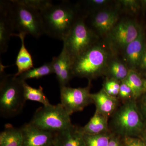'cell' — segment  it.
<instances>
[{"mask_svg":"<svg viewBox=\"0 0 146 146\" xmlns=\"http://www.w3.org/2000/svg\"><path fill=\"white\" fill-rule=\"evenodd\" d=\"M78 9V7L63 1L41 11L45 34L63 41L79 16Z\"/></svg>","mask_w":146,"mask_h":146,"instance_id":"cell-1","label":"cell"},{"mask_svg":"<svg viewBox=\"0 0 146 146\" xmlns=\"http://www.w3.org/2000/svg\"><path fill=\"white\" fill-rule=\"evenodd\" d=\"M109 130L115 135L141 138L146 125L138 110L136 100L131 99L122 103L111 116Z\"/></svg>","mask_w":146,"mask_h":146,"instance_id":"cell-2","label":"cell"},{"mask_svg":"<svg viewBox=\"0 0 146 146\" xmlns=\"http://www.w3.org/2000/svg\"><path fill=\"white\" fill-rule=\"evenodd\" d=\"M110 55L103 45L94 43L87 50L73 61V76L86 78L91 82L106 74Z\"/></svg>","mask_w":146,"mask_h":146,"instance_id":"cell-3","label":"cell"},{"mask_svg":"<svg viewBox=\"0 0 146 146\" xmlns=\"http://www.w3.org/2000/svg\"><path fill=\"white\" fill-rule=\"evenodd\" d=\"M23 80L15 74H7L1 69L0 115L13 117L21 114L25 104Z\"/></svg>","mask_w":146,"mask_h":146,"instance_id":"cell-4","label":"cell"},{"mask_svg":"<svg viewBox=\"0 0 146 146\" xmlns=\"http://www.w3.org/2000/svg\"><path fill=\"white\" fill-rule=\"evenodd\" d=\"M9 13L14 31L38 38L45 35L41 12L19 2L7 1Z\"/></svg>","mask_w":146,"mask_h":146,"instance_id":"cell-5","label":"cell"},{"mask_svg":"<svg viewBox=\"0 0 146 146\" xmlns=\"http://www.w3.org/2000/svg\"><path fill=\"white\" fill-rule=\"evenodd\" d=\"M42 130L50 132H60L71 126L70 116L61 104L39 108L29 122Z\"/></svg>","mask_w":146,"mask_h":146,"instance_id":"cell-6","label":"cell"},{"mask_svg":"<svg viewBox=\"0 0 146 146\" xmlns=\"http://www.w3.org/2000/svg\"><path fill=\"white\" fill-rule=\"evenodd\" d=\"M84 16H78L68 36L63 40V47L72 63L95 42L94 32L87 26Z\"/></svg>","mask_w":146,"mask_h":146,"instance_id":"cell-7","label":"cell"},{"mask_svg":"<svg viewBox=\"0 0 146 146\" xmlns=\"http://www.w3.org/2000/svg\"><path fill=\"white\" fill-rule=\"evenodd\" d=\"M91 82L86 87L72 88L68 86L60 87L61 104L70 116L80 112L93 103L90 93Z\"/></svg>","mask_w":146,"mask_h":146,"instance_id":"cell-8","label":"cell"},{"mask_svg":"<svg viewBox=\"0 0 146 146\" xmlns=\"http://www.w3.org/2000/svg\"><path fill=\"white\" fill-rule=\"evenodd\" d=\"M143 31L142 28L135 21L124 20L117 23L108 35L114 46L124 49L137 39Z\"/></svg>","mask_w":146,"mask_h":146,"instance_id":"cell-9","label":"cell"},{"mask_svg":"<svg viewBox=\"0 0 146 146\" xmlns=\"http://www.w3.org/2000/svg\"><path fill=\"white\" fill-rule=\"evenodd\" d=\"M23 146H56V133L39 129L29 123L21 128Z\"/></svg>","mask_w":146,"mask_h":146,"instance_id":"cell-10","label":"cell"},{"mask_svg":"<svg viewBox=\"0 0 146 146\" xmlns=\"http://www.w3.org/2000/svg\"><path fill=\"white\" fill-rule=\"evenodd\" d=\"M119 14L116 10H103L92 14L90 23L91 29L101 34H108L117 23Z\"/></svg>","mask_w":146,"mask_h":146,"instance_id":"cell-11","label":"cell"},{"mask_svg":"<svg viewBox=\"0 0 146 146\" xmlns=\"http://www.w3.org/2000/svg\"><path fill=\"white\" fill-rule=\"evenodd\" d=\"M51 63L60 87L67 86L73 77L72 62L64 48L58 56L53 57Z\"/></svg>","mask_w":146,"mask_h":146,"instance_id":"cell-12","label":"cell"},{"mask_svg":"<svg viewBox=\"0 0 146 146\" xmlns=\"http://www.w3.org/2000/svg\"><path fill=\"white\" fill-rule=\"evenodd\" d=\"M143 31L137 39L127 45L124 49V57L129 70H135L139 68L146 44Z\"/></svg>","mask_w":146,"mask_h":146,"instance_id":"cell-13","label":"cell"},{"mask_svg":"<svg viewBox=\"0 0 146 146\" xmlns=\"http://www.w3.org/2000/svg\"><path fill=\"white\" fill-rule=\"evenodd\" d=\"M14 32L9 13L7 1L0 2V53L5 52Z\"/></svg>","mask_w":146,"mask_h":146,"instance_id":"cell-14","label":"cell"},{"mask_svg":"<svg viewBox=\"0 0 146 146\" xmlns=\"http://www.w3.org/2000/svg\"><path fill=\"white\" fill-rule=\"evenodd\" d=\"M91 97L93 103L96 106V110L109 118L119 107L117 97L109 95L103 88L97 93L91 94Z\"/></svg>","mask_w":146,"mask_h":146,"instance_id":"cell-15","label":"cell"},{"mask_svg":"<svg viewBox=\"0 0 146 146\" xmlns=\"http://www.w3.org/2000/svg\"><path fill=\"white\" fill-rule=\"evenodd\" d=\"M56 146H86L80 128L72 125L56 133Z\"/></svg>","mask_w":146,"mask_h":146,"instance_id":"cell-16","label":"cell"},{"mask_svg":"<svg viewBox=\"0 0 146 146\" xmlns=\"http://www.w3.org/2000/svg\"><path fill=\"white\" fill-rule=\"evenodd\" d=\"M109 118L96 110L94 116L89 122L83 127H80L84 134L95 135L110 131L109 128Z\"/></svg>","mask_w":146,"mask_h":146,"instance_id":"cell-17","label":"cell"},{"mask_svg":"<svg viewBox=\"0 0 146 146\" xmlns=\"http://www.w3.org/2000/svg\"><path fill=\"white\" fill-rule=\"evenodd\" d=\"M26 35L23 33H13L12 35V36L19 37L21 42V48L16 60V64L18 68V72L15 74L16 76L34 68L31 55L27 50L25 45V38Z\"/></svg>","mask_w":146,"mask_h":146,"instance_id":"cell-18","label":"cell"},{"mask_svg":"<svg viewBox=\"0 0 146 146\" xmlns=\"http://www.w3.org/2000/svg\"><path fill=\"white\" fill-rule=\"evenodd\" d=\"M23 135L21 128L7 124L0 134V146H23Z\"/></svg>","mask_w":146,"mask_h":146,"instance_id":"cell-19","label":"cell"},{"mask_svg":"<svg viewBox=\"0 0 146 146\" xmlns=\"http://www.w3.org/2000/svg\"><path fill=\"white\" fill-rule=\"evenodd\" d=\"M122 81L130 87L133 98L136 100L144 94L143 79L136 71L129 70L127 76Z\"/></svg>","mask_w":146,"mask_h":146,"instance_id":"cell-20","label":"cell"},{"mask_svg":"<svg viewBox=\"0 0 146 146\" xmlns=\"http://www.w3.org/2000/svg\"><path fill=\"white\" fill-rule=\"evenodd\" d=\"M23 89L24 97L26 100L39 102L44 106L51 104L41 86L38 89L33 88L25 81L23 82Z\"/></svg>","mask_w":146,"mask_h":146,"instance_id":"cell-21","label":"cell"},{"mask_svg":"<svg viewBox=\"0 0 146 146\" xmlns=\"http://www.w3.org/2000/svg\"><path fill=\"white\" fill-rule=\"evenodd\" d=\"M129 71L127 65L119 60H114L110 62L106 74H108L110 78L121 82L126 78Z\"/></svg>","mask_w":146,"mask_h":146,"instance_id":"cell-22","label":"cell"},{"mask_svg":"<svg viewBox=\"0 0 146 146\" xmlns=\"http://www.w3.org/2000/svg\"><path fill=\"white\" fill-rule=\"evenodd\" d=\"M54 74L51 63H45L39 68H33L18 76L21 80L25 81L30 79H39Z\"/></svg>","mask_w":146,"mask_h":146,"instance_id":"cell-23","label":"cell"},{"mask_svg":"<svg viewBox=\"0 0 146 146\" xmlns=\"http://www.w3.org/2000/svg\"><path fill=\"white\" fill-rule=\"evenodd\" d=\"M112 135L110 131L95 135L83 133L86 146H107Z\"/></svg>","mask_w":146,"mask_h":146,"instance_id":"cell-24","label":"cell"},{"mask_svg":"<svg viewBox=\"0 0 146 146\" xmlns=\"http://www.w3.org/2000/svg\"><path fill=\"white\" fill-rule=\"evenodd\" d=\"M19 1L22 3L40 12L52 4V1L47 0H19Z\"/></svg>","mask_w":146,"mask_h":146,"instance_id":"cell-25","label":"cell"},{"mask_svg":"<svg viewBox=\"0 0 146 146\" xmlns=\"http://www.w3.org/2000/svg\"><path fill=\"white\" fill-rule=\"evenodd\" d=\"M120 85L121 82L109 78L104 83L103 88L110 96L117 97L119 92Z\"/></svg>","mask_w":146,"mask_h":146,"instance_id":"cell-26","label":"cell"},{"mask_svg":"<svg viewBox=\"0 0 146 146\" xmlns=\"http://www.w3.org/2000/svg\"><path fill=\"white\" fill-rule=\"evenodd\" d=\"M119 98L122 103L133 98V94L130 87L123 81L121 82L119 92L118 95Z\"/></svg>","mask_w":146,"mask_h":146,"instance_id":"cell-27","label":"cell"},{"mask_svg":"<svg viewBox=\"0 0 146 146\" xmlns=\"http://www.w3.org/2000/svg\"><path fill=\"white\" fill-rule=\"evenodd\" d=\"M138 110L146 125V92L136 100Z\"/></svg>","mask_w":146,"mask_h":146,"instance_id":"cell-28","label":"cell"},{"mask_svg":"<svg viewBox=\"0 0 146 146\" xmlns=\"http://www.w3.org/2000/svg\"><path fill=\"white\" fill-rule=\"evenodd\" d=\"M123 141L125 146H146L143 139L138 137H125L123 138Z\"/></svg>","mask_w":146,"mask_h":146,"instance_id":"cell-29","label":"cell"},{"mask_svg":"<svg viewBox=\"0 0 146 146\" xmlns=\"http://www.w3.org/2000/svg\"><path fill=\"white\" fill-rule=\"evenodd\" d=\"M109 1L107 0H89L84 2L85 5L88 8L89 12L90 11H93L94 9L103 7L109 3Z\"/></svg>","mask_w":146,"mask_h":146,"instance_id":"cell-30","label":"cell"},{"mask_svg":"<svg viewBox=\"0 0 146 146\" xmlns=\"http://www.w3.org/2000/svg\"><path fill=\"white\" fill-rule=\"evenodd\" d=\"M119 2L124 8L133 11H136L140 7L138 1L135 0H122Z\"/></svg>","mask_w":146,"mask_h":146,"instance_id":"cell-31","label":"cell"},{"mask_svg":"<svg viewBox=\"0 0 146 146\" xmlns=\"http://www.w3.org/2000/svg\"><path fill=\"white\" fill-rule=\"evenodd\" d=\"M107 146H125L123 138L113 134Z\"/></svg>","mask_w":146,"mask_h":146,"instance_id":"cell-32","label":"cell"},{"mask_svg":"<svg viewBox=\"0 0 146 146\" xmlns=\"http://www.w3.org/2000/svg\"><path fill=\"white\" fill-rule=\"evenodd\" d=\"M139 68L143 70L146 71V46Z\"/></svg>","mask_w":146,"mask_h":146,"instance_id":"cell-33","label":"cell"},{"mask_svg":"<svg viewBox=\"0 0 146 146\" xmlns=\"http://www.w3.org/2000/svg\"><path fill=\"white\" fill-rule=\"evenodd\" d=\"M144 93L146 92V78L143 79Z\"/></svg>","mask_w":146,"mask_h":146,"instance_id":"cell-34","label":"cell"},{"mask_svg":"<svg viewBox=\"0 0 146 146\" xmlns=\"http://www.w3.org/2000/svg\"><path fill=\"white\" fill-rule=\"evenodd\" d=\"M141 3H142V5H143L144 7L146 8V0L141 1Z\"/></svg>","mask_w":146,"mask_h":146,"instance_id":"cell-35","label":"cell"},{"mask_svg":"<svg viewBox=\"0 0 146 146\" xmlns=\"http://www.w3.org/2000/svg\"><path fill=\"white\" fill-rule=\"evenodd\" d=\"M141 138H143V139L145 141V142L146 143V134L144 133L142 137Z\"/></svg>","mask_w":146,"mask_h":146,"instance_id":"cell-36","label":"cell"},{"mask_svg":"<svg viewBox=\"0 0 146 146\" xmlns=\"http://www.w3.org/2000/svg\"><path fill=\"white\" fill-rule=\"evenodd\" d=\"M145 133V134H146V129L145 131V133Z\"/></svg>","mask_w":146,"mask_h":146,"instance_id":"cell-37","label":"cell"},{"mask_svg":"<svg viewBox=\"0 0 146 146\" xmlns=\"http://www.w3.org/2000/svg\"><path fill=\"white\" fill-rule=\"evenodd\" d=\"M145 75L146 78V72L145 73Z\"/></svg>","mask_w":146,"mask_h":146,"instance_id":"cell-38","label":"cell"}]
</instances>
